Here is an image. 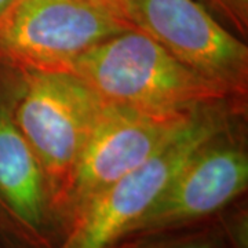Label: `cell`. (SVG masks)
<instances>
[{
    "instance_id": "8fae6325",
    "label": "cell",
    "mask_w": 248,
    "mask_h": 248,
    "mask_svg": "<svg viewBox=\"0 0 248 248\" xmlns=\"http://www.w3.org/2000/svg\"><path fill=\"white\" fill-rule=\"evenodd\" d=\"M14 1L16 0H0V18L9 11L10 7L14 4Z\"/></svg>"
},
{
    "instance_id": "9c48e42d",
    "label": "cell",
    "mask_w": 248,
    "mask_h": 248,
    "mask_svg": "<svg viewBox=\"0 0 248 248\" xmlns=\"http://www.w3.org/2000/svg\"><path fill=\"white\" fill-rule=\"evenodd\" d=\"M108 248H248L228 226L221 213L208 221L171 231L122 237Z\"/></svg>"
},
{
    "instance_id": "5b68a950",
    "label": "cell",
    "mask_w": 248,
    "mask_h": 248,
    "mask_svg": "<svg viewBox=\"0 0 248 248\" xmlns=\"http://www.w3.org/2000/svg\"><path fill=\"white\" fill-rule=\"evenodd\" d=\"M104 107L93 90L68 72L29 73L13 117L45 171L53 203Z\"/></svg>"
},
{
    "instance_id": "ba28073f",
    "label": "cell",
    "mask_w": 248,
    "mask_h": 248,
    "mask_svg": "<svg viewBox=\"0 0 248 248\" xmlns=\"http://www.w3.org/2000/svg\"><path fill=\"white\" fill-rule=\"evenodd\" d=\"M0 218L19 248H57L65 234L45 171L1 101Z\"/></svg>"
},
{
    "instance_id": "6da1fadb",
    "label": "cell",
    "mask_w": 248,
    "mask_h": 248,
    "mask_svg": "<svg viewBox=\"0 0 248 248\" xmlns=\"http://www.w3.org/2000/svg\"><path fill=\"white\" fill-rule=\"evenodd\" d=\"M63 72L81 80L107 105L161 115L193 113L228 93L138 29L98 43Z\"/></svg>"
},
{
    "instance_id": "7c38bea8",
    "label": "cell",
    "mask_w": 248,
    "mask_h": 248,
    "mask_svg": "<svg viewBox=\"0 0 248 248\" xmlns=\"http://www.w3.org/2000/svg\"><path fill=\"white\" fill-rule=\"evenodd\" d=\"M0 248H18V247H14V246H10V244H3V243H0Z\"/></svg>"
},
{
    "instance_id": "8992f818",
    "label": "cell",
    "mask_w": 248,
    "mask_h": 248,
    "mask_svg": "<svg viewBox=\"0 0 248 248\" xmlns=\"http://www.w3.org/2000/svg\"><path fill=\"white\" fill-rule=\"evenodd\" d=\"M134 29L232 91L247 75L248 50L199 0H119Z\"/></svg>"
},
{
    "instance_id": "277c9868",
    "label": "cell",
    "mask_w": 248,
    "mask_h": 248,
    "mask_svg": "<svg viewBox=\"0 0 248 248\" xmlns=\"http://www.w3.org/2000/svg\"><path fill=\"white\" fill-rule=\"evenodd\" d=\"M196 112L161 115L105 104L71 175L54 200L65 233L83 204L152 159Z\"/></svg>"
},
{
    "instance_id": "7a4b0ae2",
    "label": "cell",
    "mask_w": 248,
    "mask_h": 248,
    "mask_svg": "<svg viewBox=\"0 0 248 248\" xmlns=\"http://www.w3.org/2000/svg\"><path fill=\"white\" fill-rule=\"evenodd\" d=\"M221 133V120L200 109L141 167L117 179L80 207L57 248H108L125 236L196 152Z\"/></svg>"
},
{
    "instance_id": "3957f363",
    "label": "cell",
    "mask_w": 248,
    "mask_h": 248,
    "mask_svg": "<svg viewBox=\"0 0 248 248\" xmlns=\"http://www.w3.org/2000/svg\"><path fill=\"white\" fill-rule=\"evenodd\" d=\"M128 29L119 0H16L0 18V47L31 71H63Z\"/></svg>"
},
{
    "instance_id": "30bf717a",
    "label": "cell",
    "mask_w": 248,
    "mask_h": 248,
    "mask_svg": "<svg viewBox=\"0 0 248 248\" xmlns=\"http://www.w3.org/2000/svg\"><path fill=\"white\" fill-rule=\"evenodd\" d=\"M204 6H211L231 24L243 32L247 27L248 0H203Z\"/></svg>"
},
{
    "instance_id": "52a82bcc",
    "label": "cell",
    "mask_w": 248,
    "mask_h": 248,
    "mask_svg": "<svg viewBox=\"0 0 248 248\" xmlns=\"http://www.w3.org/2000/svg\"><path fill=\"white\" fill-rule=\"evenodd\" d=\"M213 141L186 161L125 236L208 221L240 200L248 186L247 156L239 148L211 145Z\"/></svg>"
}]
</instances>
